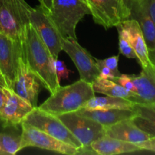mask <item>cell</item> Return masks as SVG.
Listing matches in <instances>:
<instances>
[{
	"label": "cell",
	"mask_w": 155,
	"mask_h": 155,
	"mask_svg": "<svg viewBox=\"0 0 155 155\" xmlns=\"http://www.w3.org/2000/svg\"><path fill=\"white\" fill-rule=\"evenodd\" d=\"M21 50V58L30 71L37 77L45 89L51 94L54 93L61 86L53 67L54 58L30 23L26 26L24 30Z\"/></svg>",
	"instance_id": "1"
},
{
	"label": "cell",
	"mask_w": 155,
	"mask_h": 155,
	"mask_svg": "<svg viewBox=\"0 0 155 155\" xmlns=\"http://www.w3.org/2000/svg\"><path fill=\"white\" fill-rule=\"evenodd\" d=\"M95 95L92 84L80 79L71 85L60 86L38 107L58 116L77 111Z\"/></svg>",
	"instance_id": "2"
},
{
	"label": "cell",
	"mask_w": 155,
	"mask_h": 155,
	"mask_svg": "<svg viewBox=\"0 0 155 155\" xmlns=\"http://www.w3.org/2000/svg\"><path fill=\"white\" fill-rule=\"evenodd\" d=\"M49 15L64 37L77 39V24L90 11L86 0H52Z\"/></svg>",
	"instance_id": "3"
},
{
	"label": "cell",
	"mask_w": 155,
	"mask_h": 155,
	"mask_svg": "<svg viewBox=\"0 0 155 155\" xmlns=\"http://www.w3.org/2000/svg\"><path fill=\"white\" fill-rule=\"evenodd\" d=\"M31 10L25 0H0V32L21 42Z\"/></svg>",
	"instance_id": "4"
},
{
	"label": "cell",
	"mask_w": 155,
	"mask_h": 155,
	"mask_svg": "<svg viewBox=\"0 0 155 155\" xmlns=\"http://www.w3.org/2000/svg\"><path fill=\"white\" fill-rule=\"evenodd\" d=\"M23 122L42 130L58 140L77 149L80 150L83 148L78 139L70 132L57 116L44 111L38 107L33 108Z\"/></svg>",
	"instance_id": "5"
},
{
	"label": "cell",
	"mask_w": 155,
	"mask_h": 155,
	"mask_svg": "<svg viewBox=\"0 0 155 155\" xmlns=\"http://www.w3.org/2000/svg\"><path fill=\"white\" fill-rule=\"evenodd\" d=\"M30 23L46 45L51 55L54 58H58L59 53L62 51L64 37L50 17L49 12L41 5L34 8H32Z\"/></svg>",
	"instance_id": "6"
},
{
	"label": "cell",
	"mask_w": 155,
	"mask_h": 155,
	"mask_svg": "<svg viewBox=\"0 0 155 155\" xmlns=\"http://www.w3.org/2000/svg\"><path fill=\"white\" fill-rule=\"evenodd\" d=\"M86 2L95 24L106 30L130 18V10L124 0H86Z\"/></svg>",
	"instance_id": "7"
},
{
	"label": "cell",
	"mask_w": 155,
	"mask_h": 155,
	"mask_svg": "<svg viewBox=\"0 0 155 155\" xmlns=\"http://www.w3.org/2000/svg\"><path fill=\"white\" fill-rule=\"evenodd\" d=\"M57 117L78 139L83 147L89 146L97 139L105 136L104 126L90 118L79 114L76 111Z\"/></svg>",
	"instance_id": "8"
},
{
	"label": "cell",
	"mask_w": 155,
	"mask_h": 155,
	"mask_svg": "<svg viewBox=\"0 0 155 155\" xmlns=\"http://www.w3.org/2000/svg\"><path fill=\"white\" fill-rule=\"evenodd\" d=\"M21 126L22 130L21 136L22 138L23 149L27 147H35L61 154H79V149L58 140L33 126L24 122H22Z\"/></svg>",
	"instance_id": "9"
},
{
	"label": "cell",
	"mask_w": 155,
	"mask_h": 155,
	"mask_svg": "<svg viewBox=\"0 0 155 155\" xmlns=\"http://www.w3.org/2000/svg\"><path fill=\"white\" fill-rule=\"evenodd\" d=\"M21 42L0 32V71L3 86L12 89L18 73L21 57Z\"/></svg>",
	"instance_id": "10"
},
{
	"label": "cell",
	"mask_w": 155,
	"mask_h": 155,
	"mask_svg": "<svg viewBox=\"0 0 155 155\" xmlns=\"http://www.w3.org/2000/svg\"><path fill=\"white\" fill-rule=\"evenodd\" d=\"M62 51H64L73 61L80 74V80L92 84L99 77V71L97 68L95 58L80 45L77 39L64 37Z\"/></svg>",
	"instance_id": "11"
},
{
	"label": "cell",
	"mask_w": 155,
	"mask_h": 155,
	"mask_svg": "<svg viewBox=\"0 0 155 155\" xmlns=\"http://www.w3.org/2000/svg\"><path fill=\"white\" fill-rule=\"evenodd\" d=\"M6 95L5 103L0 111V124L4 128L20 126L26 117L33 110L27 101L17 95L12 89L2 85Z\"/></svg>",
	"instance_id": "12"
},
{
	"label": "cell",
	"mask_w": 155,
	"mask_h": 155,
	"mask_svg": "<svg viewBox=\"0 0 155 155\" xmlns=\"http://www.w3.org/2000/svg\"><path fill=\"white\" fill-rule=\"evenodd\" d=\"M40 82L30 71L22 58H19L18 73L12 89L33 107H38Z\"/></svg>",
	"instance_id": "13"
},
{
	"label": "cell",
	"mask_w": 155,
	"mask_h": 155,
	"mask_svg": "<svg viewBox=\"0 0 155 155\" xmlns=\"http://www.w3.org/2000/svg\"><path fill=\"white\" fill-rule=\"evenodd\" d=\"M140 151L141 149L136 144L104 136L90 144L89 146L83 147L79 151V154L116 155Z\"/></svg>",
	"instance_id": "14"
},
{
	"label": "cell",
	"mask_w": 155,
	"mask_h": 155,
	"mask_svg": "<svg viewBox=\"0 0 155 155\" xmlns=\"http://www.w3.org/2000/svg\"><path fill=\"white\" fill-rule=\"evenodd\" d=\"M130 10V18L137 21L148 49L155 48V25L145 0H124Z\"/></svg>",
	"instance_id": "15"
},
{
	"label": "cell",
	"mask_w": 155,
	"mask_h": 155,
	"mask_svg": "<svg viewBox=\"0 0 155 155\" xmlns=\"http://www.w3.org/2000/svg\"><path fill=\"white\" fill-rule=\"evenodd\" d=\"M142 70L139 75H130L136 88L138 104L155 103V68L152 64Z\"/></svg>",
	"instance_id": "16"
},
{
	"label": "cell",
	"mask_w": 155,
	"mask_h": 155,
	"mask_svg": "<svg viewBox=\"0 0 155 155\" xmlns=\"http://www.w3.org/2000/svg\"><path fill=\"white\" fill-rule=\"evenodd\" d=\"M120 24L125 30L129 42L134 50L142 68L151 66V64L148 57V48L145 36L137 21L127 19Z\"/></svg>",
	"instance_id": "17"
},
{
	"label": "cell",
	"mask_w": 155,
	"mask_h": 155,
	"mask_svg": "<svg viewBox=\"0 0 155 155\" xmlns=\"http://www.w3.org/2000/svg\"><path fill=\"white\" fill-rule=\"evenodd\" d=\"M105 136L133 144L141 143L150 137L135 125L131 119H126L104 127Z\"/></svg>",
	"instance_id": "18"
},
{
	"label": "cell",
	"mask_w": 155,
	"mask_h": 155,
	"mask_svg": "<svg viewBox=\"0 0 155 155\" xmlns=\"http://www.w3.org/2000/svg\"><path fill=\"white\" fill-rule=\"evenodd\" d=\"M76 112L82 116L96 121L104 127L113 125L124 120L131 119L134 115L133 108H114L108 110H88L81 108Z\"/></svg>",
	"instance_id": "19"
},
{
	"label": "cell",
	"mask_w": 155,
	"mask_h": 155,
	"mask_svg": "<svg viewBox=\"0 0 155 155\" xmlns=\"http://www.w3.org/2000/svg\"><path fill=\"white\" fill-rule=\"evenodd\" d=\"M133 110L134 115L131 120L135 125L151 138L155 137V103H135Z\"/></svg>",
	"instance_id": "20"
},
{
	"label": "cell",
	"mask_w": 155,
	"mask_h": 155,
	"mask_svg": "<svg viewBox=\"0 0 155 155\" xmlns=\"http://www.w3.org/2000/svg\"><path fill=\"white\" fill-rule=\"evenodd\" d=\"M92 87L95 93L97 92L108 96L119 97L136 102V93L127 90L111 80L98 77L92 83Z\"/></svg>",
	"instance_id": "21"
},
{
	"label": "cell",
	"mask_w": 155,
	"mask_h": 155,
	"mask_svg": "<svg viewBox=\"0 0 155 155\" xmlns=\"http://www.w3.org/2000/svg\"><path fill=\"white\" fill-rule=\"evenodd\" d=\"M135 103L126 98L106 95L105 97L95 96L85 104L83 108L88 110H108L114 108L133 109Z\"/></svg>",
	"instance_id": "22"
},
{
	"label": "cell",
	"mask_w": 155,
	"mask_h": 155,
	"mask_svg": "<svg viewBox=\"0 0 155 155\" xmlns=\"http://www.w3.org/2000/svg\"><path fill=\"white\" fill-rule=\"evenodd\" d=\"M21 136L9 133H0V151L2 155H15L22 150Z\"/></svg>",
	"instance_id": "23"
},
{
	"label": "cell",
	"mask_w": 155,
	"mask_h": 155,
	"mask_svg": "<svg viewBox=\"0 0 155 155\" xmlns=\"http://www.w3.org/2000/svg\"><path fill=\"white\" fill-rule=\"evenodd\" d=\"M116 27L117 29L118 34H119L120 53L122 54L123 55L126 56L127 58H128L137 59L136 53H135L134 50L132 48L131 45H130V42H129L125 30L121 27L120 24H118Z\"/></svg>",
	"instance_id": "24"
},
{
	"label": "cell",
	"mask_w": 155,
	"mask_h": 155,
	"mask_svg": "<svg viewBox=\"0 0 155 155\" xmlns=\"http://www.w3.org/2000/svg\"><path fill=\"white\" fill-rule=\"evenodd\" d=\"M53 67L55 71L56 76L58 77V80L61 82V79H68L71 71L67 68L66 64L62 61L58 60V58H54L53 60Z\"/></svg>",
	"instance_id": "25"
},
{
	"label": "cell",
	"mask_w": 155,
	"mask_h": 155,
	"mask_svg": "<svg viewBox=\"0 0 155 155\" xmlns=\"http://www.w3.org/2000/svg\"><path fill=\"white\" fill-rule=\"evenodd\" d=\"M112 81L115 82L117 84H119L120 86H123L124 88L127 89V90L130 91V92H133L134 93H136V88H135L134 84L133 83V80H132L130 75H127V74H120L118 77H113L111 79Z\"/></svg>",
	"instance_id": "26"
},
{
	"label": "cell",
	"mask_w": 155,
	"mask_h": 155,
	"mask_svg": "<svg viewBox=\"0 0 155 155\" xmlns=\"http://www.w3.org/2000/svg\"><path fill=\"white\" fill-rule=\"evenodd\" d=\"M100 61L104 64L106 67H107L114 74L115 77H118L121 74L118 69V63H119V55L118 54L107 58L105 59H100Z\"/></svg>",
	"instance_id": "27"
},
{
	"label": "cell",
	"mask_w": 155,
	"mask_h": 155,
	"mask_svg": "<svg viewBox=\"0 0 155 155\" xmlns=\"http://www.w3.org/2000/svg\"><path fill=\"white\" fill-rule=\"evenodd\" d=\"M95 61H96L97 68H98V71H99L100 77L108 79V80H111L113 77H115V75L112 73V71H110L107 67H106L104 64L101 63V62L100 61V59H98V58H95Z\"/></svg>",
	"instance_id": "28"
},
{
	"label": "cell",
	"mask_w": 155,
	"mask_h": 155,
	"mask_svg": "<svg viewBox=\"0 0 155 155\" xmlns=\"http://www.w3.org/2000/svg\"><path fill=\"white\" fill-rule=\"evenodd\" d=\"M136 145L140 148L141 151H148L155 153V137L149 138L145 142L137 144Z\"/></svg>",
	"instance_id": "29"
},
{
	"label": "cell",
	"mask_w": 155,
	"mask_h": 155,
	"mask_svg": "<svg viewBox=\"0 0 155 155\" xmlns=\"http://www.w3.org/2000/svg\"><path fill=\"white\" fill-rule=\"evenodd\" d=\"M155 25V0H145Z\"/></svg>",
	"instance_id": "30"
},
{
	"label": "cell",
	"mask_w": 155,
	"mask_h": 155,
	"mask_svg": "<svg viewBox=\"0 0 155 155\" xmlns=\"http://www.w3.org/2000/svg\"><path fill=\"white\" fill-rule=\"evenodd\" d=\"M6 95L5 93L2 88V84H0V111L2 110V107H4V104L5 103Z\"/></svg>",
	"instance_id": "31"
},
{
	"label": "cell",
	"mask_w": 155,
	"mask_h": 155,
	"mask_svg": "<svg viewBox=\"0 0 155 155\" xmlns=\"http://www.w3.org/2000/svg\"><path fill=\"white\" fill-rule=\"evenodd\" d=\"M148 57L151 64L155 68V48L153 49H148Z\"/></svg>",
	"instance_id": "32"
},
{
	"label": "cell",
	"mask_w": 155,
	"mask_h": 155,
	"mask_svg": "<svg viewBox=\"0 0 155 155\" xmlns=\"http://www.w3.org/2000/svg\"><path fill=\"white\" fill-rule=\"evenodd\" d=\"M43 2L44 6H45V8H46L48 12H51V7H52V0H43Z\"/></svg>",
	"instance_id": "33"
},
{
	"label": "cell",
	"mask_w": 155,
	"mask_h": 155,
	"mask_svg": "<svg viewBox=\"0 0 155 155\" xmlns=\"http://www.w3.org/2000/svg\"><path fill=\"white\" fill-rule=\"evenodd\" d=\"M0 84L3 85V82H2V74L1 71H0Z\"/></svg>",
	"instance_id": "34"
},
{
	"label": "cell",
	"mask_w": 155,
	"mask_h": 155,
	"mask_svg": "<svg viewBox=\"0 0 155 155\" xmlns=\"http://www.w3.org/2000/svg\"><path fill=\"white\" fill-rule=\"evenodd\" d=\"M38 1L39 2V3H40L41 5H42L44 8H45V6H44V2H43V0H38Z\"/></svg>",
	"instance_id": "35"
},
{
	"label": "cell",
	"mask_w": 155,
	"mask_h": 155,
	"mask_svg": "<svg viewBox=\"0 0 155 155\" xmlns=\"http://www.w3.org/2000/svg\"><path fill=\"white\" fill-rule=\"evenodd\" d=\"M0 155H2V154H1V151H0Z\"/></svg>",
	"instance_id": "36"
}]
</instances>
